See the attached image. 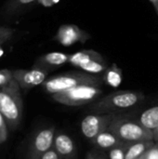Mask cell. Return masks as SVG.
Wrapping results in <instances>:
<instances>
[{
  "label": "cell",
  "mask_w": 158,
  "mask_h": 159,
  "mask_svg": "<svg viewBox=\"0 0 158 159\" xmlns=\"http://www.w3.org/2000/svg\"><path fill=\"white\" fill-rule=\"evenodd\" d=\"M69 60H70V55L61 52H50L40 57L36 61L34 66L42 68L48 72L51 69L58 68L59 66L68 62Z\"/></svg>",
  "instance_id": "7c38bea8"
},
{
  "label": "cell",
  "mask_w": 158,
  "mask_h": 159,
  "mask_svg": "<svg viewBox=\"0 0 158 159\" xmlns=\"http://www.w3.org/2000/svg\"><path fill=\"white\" fill-rule=\"evenodd\" d=\"M56 129L53 126L44 128L36 131L28 146L25 159H40L53 147Z\"/></svg>",
  "instance_id": "52a82bcc"
},
{
  "label": "cell",
  "mask_w": 158,
  "mask_h": 159,
  "mask_svg": "<svg viewBox=\"0 0 158 159\" xmlns=\"http://www.w3.org/2000/svg\"><path fill=\"white\" fill-rule=\"evenodd\" d=\"M38 0H12L10 3V6L8 7V9L10 11H14V10H19V8L20 7H27L34 2H36Z\"/></svg>",
  "instance_id": "ffe728a7"
},
{
  "label": "cell",
  "mask_w": 158,
  "mask_h": 159,
  "mask_svg": "<svg viewBox=\"0 0 158 159\" xmlns=\"http://www.w3.org/2000/svg\"><path fill=\"white\" fill-rule=\"evenodd\" d=\"M8 128L7 125V122L3 116L0 113V145L3 144L7 139V134H8Z\"/></svg>",
  "instance_id": "44dd1931"
},
{
  "label": "cell",
  "mask_w": 158,
  "mask_h": 159,
  "mask_svg": "<svg viewBox=\"0 0 158 159\" xmlns=\"http://www.w3.org/2000/svg\"><path fill=\"white\" fill-rule=\"evenodd\" d=\"M93 144L102 150H110L114 147L122 145L125 143L121 139H119L115 133L110 131L109 129L102 131L100 133L93 141Z\"/></svg>",
  "instance_id": "4fadbf2b"
},
{
  "label": "cell",
  "mask_w": 158,
  "mask_h": 159,
  "mask_svg": "<svg viewBox=\"0 0 158 159\" xmlns=\"http://www.w3.org/2000/svg\"><path fill=\"white\" fill-rule=\"evenodd\" d=\"M12 72L15 81L19 84L20 89L24 91L42 85L46 81L47 75L48 74L47 71L34 66L30 70L17 69Z\"/></svg>",
  "instance_id": "9c48e42d"
},
{
  "label": "cell",
  "mask_w": 158,
  "mask_h": 159,
  "mask_svg": "<svg viewBox=\"0 0 158 159\" xmlns=\"http://www.w3.org/2000/svg\"><path fill=\"white\" fill-rule=\"evenodd\" d=\"M23 102L19 84L13 79L0 88V113L5 118L9 130H15L20 124Z\"/></svg>",
  "instance_id": "6da1fadb"
},
{
  "label": "cell",
  "mask_w": 158,
  "mask_h": 159,
  "mask_svg": "<svg viewBox=\"0 0 158 159\" xmlns=\"http://www.w3.org/2000/svg\"><path fill=\"white\" fill-rule=\"evenodd\" d=\"M125 143L154 141L153 130L145 128L139 121H133L117 116L108 129Z\"/></svg>",
  "instance_id": "277c9868"
},
{
  "label": "cell",
  "mask_w": 158,
  "mask_h": 159,
  "mask_svg": "<svg viewBox=\"0 0 158 159\" xmlns=\"http://www.w3.org/2000/svg\"><path fill=\"white\" fill-rule=\"evenodd\" d=\"M128 143H125L122 145L114 147L109 150L108 156L109 159H126V148H127Z\"/></svg>",
  "instance_id": "e0dca14e"
},
{
  "label": "cell",
  "mask_w": 158,
  "mask_h": 159,
  "mask_svg": "<svg viewBox=\"0 0 158 159\" xmlns=\"http://www.w3.org/2000/svg\"><path fill=\"white\" fill-rule=\"evenodd\" d=\"M88 38V35L75 25L61 26L56 35V39L63 46H72L77 42H84Z\"/></svg>",
  "instance_id": "8fae6325"
},
{
  "label": "cell",
  "mask_w": 158,
  "mask_h": 159,
  "mask_svg": "<svg viewBox=\"0 0 158 159\" xmlns=\"http://www.w3.org/2000/svg\"><path fill=\"white\" fill-rule=\"evenodd\" d=\"M155 7H156V10H157V11H158V3H157V4H155Z\"/></svg>",
  "instance_id": "4316f807"
},
{
  "label": "cell",
  "mask_w": 158,
  "mask_h": 159,
  "mask_svg": "<svg viewBox=\"0 0 158 159\" xmlns=\"http://www.w3.org/2000/svg\"><path fill=\"white\" fill-rule=\"evenodd\" d=\"M141 159H158V143H155Z\"/></svg>",
  "instance_id": "7402d4cb"
},
{
  "label": "cell",
  "mask_w": 158,
  "mask_h": 159,
  "mask_svg": "<svg viewBox=\"0 0 158 159\" xmlns=\"http://www.w3.org/2000/svg\"><path fill=\"white\" fill-rule=\"evenodd\" d=\"M151 1L154 3V5H155V4H157L158 3V0H151Z\"/></svg>",
  "instance_id": "484cf974"
},
{
  "label": "cell",
  "mask_w": 158,
  "mask_h": 159,
  "mask_svg": "<svg viewBox=\"0 0 158 159\" xmlns=\"http://www.w3.org/2000/svg\"><path fill=\"white\" fill-rule=\"evenodd\" d=\"M155 141H142L128 143L126 148V159L141 158L154 144Z\"/></svg>",
  "instance_id": "5bb4252c"
},
{
  "label": "cell",
  "mask_w": 158,
  "mask_h": 159,
  "mask_svg": "<svg viewBox=\"0 0 158 159\" xmlns=\"http://www.w3.org/2000/svg\"><path fill=\"white\" fill-rule=\"evenodd\" d=\"M115 116V113L88 115L81 121V131L88 140L92 142L100 133L109 129Z\"/></svg>",
  "instance_id": "ba28073f"
},
{
  "label": "cell",
  "mask_w": 158,
  "mask_h": 159,
  "mask_svg": "<svg viewBox=\"0 0 158 159\" xmlns=\"http://www.w3.org/2000/svg\"><path fill=\"white\" fill-rule=\"evenodd\" d=\"M102 75H92L87 72H70L46 80L42 86L49 94L62 92L79 86H102Z\"/></svg>",
  "instance_id": "3957f363"
},
{
  "label": "cell",
  "mask_w": 158,
  "mask_h": 159,
  "mask_svg": "<svg viewBox=\"0 0 158 159\" xmlns=\"http://www.w3.org/2000/svg\"><path fill=\"white\" fill-rule=\"evenodd\" d=\"M13 79H14V77H13L12 71L7 70V69L0 70V88L9 84Z\"/></svg>",
  "instance_id": "d6986e66"
},
{
  "label": "cell",
  "mask_w": 158,
  "mask_h": 159,
  "mask_svg": "<svg viewBox=\"0 0 158 159\" xmlns=\"http://www.w3.org/2000/svg\"><path fill=\"white\" fill-rule=\"evenodd\" d=\"M69 62L92 75H102L108 68L102 55L94 50H81L70 55Z\"/></svg>",
  "instance_id": "8992f818"
},
{
  "label": "cell",
  "mask_w": 158,
  "mask_h": 159,
  "mask_svg": "<svg viewBox=\"0 0 158 159\" xmlns=\"http://www.w3.org/2000/svg\"><path fill=\"white\" fill-rule=\"evenodd\" d=\"M139 122L145 128L153 130L158 127V104L145 110L139 117Z\"/></svg>",
  "instance_id": "9a60e30c"
},
{
  "label": "cell",
  "mask_w": 158,
  "mask_h": 159,
  "mask_svg": "<svg viewBox=\"0 0 158 159\" xmlns=\"http://www.w3.org/2000/svg\"><path fill=\"white\" fill-rule=\"evenodd\" d=\"M40 159H61L60 158V157H59V155L57 154V152L53 149V148H51L49 151H47L44 156H42V157Z\"/></svg>",
  "instance_id": "603a6c76"
},
{
  "label": "cell",
  "mask_w": 158,
  "mask_h": 159,
  "mask_svg": "<svg viewBox=\"0 0 158 159\" xmlns=\"http://www.w3.org/2000/svg\"><path fill=\"white\" fill-rule=\"evenodd\" d=\"M61 159H75L76 157V146L74 140L68 134L56 131L53 147Z\"/></svg>",
  "instance_id": "30bf717a"
},
{
  "label": "cell",
  "mask_w": 158,
  "mask_h": 159,
  "mask_svg": "<svg viewBox=\"0 0 158 159\" xmlns=\"http://www.w3.org/2000/svg\"><path fill=\"white\" fill-rule=\"evenodd\" d=\"M86 159H103L102 157H101L100 155L96 154V153H93V152H89L88 155H87V157Z\"/></svg>",
  "instance_id": "cb8c5ba5"
},
{
  "label": "cell",
  "mask_w": 158,
  "mask_h": 159,
  "mask_svg": "<svg viewBox=\"0 0 158 159\" xmlns=\"http://www.w3.org/2000/svg\"><path fill=\"white\" fill-rule=\"evenodd\" d=\"M153 135H154V141L158 143V127L156 129H153Z\"/></svg>",
  "instance_id": "d4e9b609"
},
{
  "label": "cell",
  "mask_w": 158,
  "mask_h": 159,
  "mask_svg": "<svg viewBox=\"0 0 158 159\" xmlns=\"http://www.w3.org/2000/svg\"><path fill=\"white\" fill-rule=\"evenodd\" d=\"M103 83L106 85L117 88L122 83V72L116 64H113L112 66L108 67L106 71L102 74Z\"/></svg>",
  "instance_id": "2e32d148"
},
{
  "label": "cell",
  "mask_w": 158,
  "mask_h": 159,
  "mask_svg": "<svg viewBox=\"0 0 158 159\" xmlns=\"http://www.w3.org/2000/svg\"><path fill=\"white\" fill-rule=\"evenodd\" d=\"M145 96L142 92L133 90H119L98 99L89 106V110L96 114L115 113L130 109L142 102Z\"/></svg>",
  "instance_id": "7a4b0ae2"
},
{
  "label": "cell",
  "mask_w": 158,
  "mask_h": 159,
  "mask_svg": "<svg viewBox=\"0 0 158 159\" xmlns=\"http://www.w3.org/2000/svg\"><path fill=\"white\" fill-rule=\"evenodd\" d=\"M15 33H16V29L8 28V27H0V46L10 40Z\"/></svg>",
  "instance_id": "ac0fdd59"
},
{
  "label": "cell",
  "mask_w": 158,
  "mask_h": 159,
  "mask_svg": "<svg viewBox=\"0 0 158 159\" xmlns=\"http://www.w3.org/2000/svg\"><path fill=\"white\" fill-rule=\"evenodd\" d=\"M102 86H79L62 92L52 94V99L67 106H82L94 102L102 94Z\"/></svg>",
  "instance_id": "5b68a950"
}]
</instances>
